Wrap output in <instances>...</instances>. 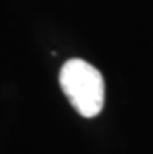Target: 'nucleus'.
I'll use <instances>...</instances> for the list:
<instances>
[{
  "label": "nucleus",
  "instance_id": "f257e3e1",
  "mask_svg": "<svg viewBox=\"0 0 153 154\" xmlns=\"http://www.w3.org/2000/svg\"><path fill=\"white\" fill-rule=\"evenodd\" d=\"M59 85L83 118H94L103 108L105 86L102 73L83 59H70L63 64Z\"/></svg>",
  "mask_w": 153,
  "mask_h": 154
}]
</instances>
